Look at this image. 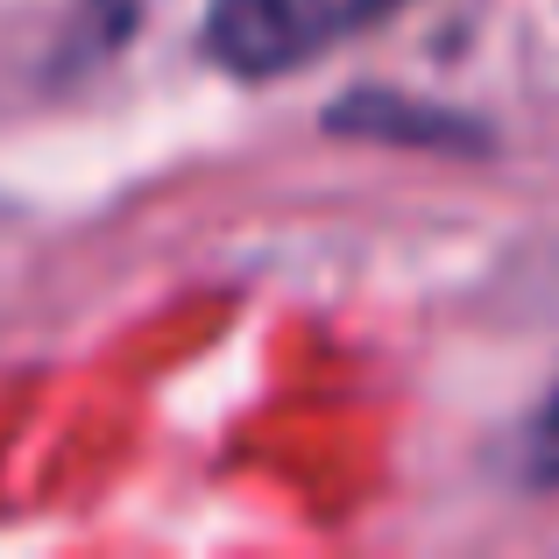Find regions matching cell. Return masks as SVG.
<instances>
[{"mask_svg": "<svg viewBox=\"0 0 559 559\" xmlns=\"http://www.w3.org/2000/svg\"><path fill=\"white\" fill-rule=\"evenodd\" d=\"M411 0H213L205 8V50L234 79H276L312 64L341 36L390 22Z\"/></svg>", "mask_w": 559, "mask_h": 559, "instance_id": "6da1fadb", "label": "cell"}, {"mask_svg": "<svg viewBox=\"0 0 559 559\" xmlns=\"http://www.w3.org/2000/svg\"><path fill=\"white\" fill-rule=\"evenodd\" d=\"M333 135H376V142H432V150H489V128L461 121L453 107H425V99L396 93H347L326 114Z\"/></svg>", "mask_w": 559, "mask_h": 559, "instance_id": "7a4b0ae2", "label": "cell"}, {"mask_svg": "<svg viewBox=\"0 0 559 559\" xmlns=\"http://www.w3.org/2000/svg\"><path fill=\"white\" fill-rule=\"evenodd\" d=\"M532 467H538V481H559V390L532 425Z\"/></svg>", "mask_w": 559, "mask_h": 559, "instance_id": "3957f363", "label": "cell"}]
</instances>
